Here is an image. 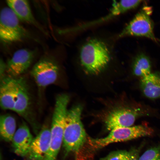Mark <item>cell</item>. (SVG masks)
<instances>
[{
    "mask_svg": "<svg viewBox=\"0 0 160 160\" xmlns=\"http://www.w3.org/2000/svg\"><path fill=\"white\" fill-rule=\"evenodd\" d=\"M16 124L14 118L9 114L1 115L0 118V134L4 141L11 142L16 131Z\"/></svg>",
    "mask_w": 160,
    "mask_h": 160,
    "instance_id": "2e32d148",
    "label": "cell"
},
{
    "mask_svg": "<svg viewBox=\"0 0 160 160\" xmlns=\"http://www.w3.org/2000/svg\"><path fill=\"white\" fill-rule=\"evenodd\" d=\"M80 57L81 64L86 71L97 74L107 66L110 60V54L103 42L93 39L88 41L81 47Z\"/></svg>",
    "mask_w": 160,
    "mask_h": 160,
    "instance_id": "3957f363",
    "label": "cell"
},
{
    "mask_svg": "<svg viewBox=\"0 0 160 160\" xmlns=\"http://www.w3.org/2000/svg\"><path fill=\"white\" fill-rule=\"evenodd\" d=\"M9 7L19 20L31 25L43 33L46 32L37 22L32 13L29 3L26 0H8L6 1Z\"/></svg>",
    "mask_w": 160,
    "mask_h": 160,
    "instance_id": "5bb4252c",
    "label": "cell"
},
{
    "mask_svg": "<svg viewBox=\"0 0 160 160\" xmlns=\"http://www.w3.org/2000/svg\"><path fill=\"white\" fill-rule=\"evenodd\" d=\"M69 97L65 94L57 95L55 99L51 127L49 148L44 160H56L63 144L64 132Z\"/></svg>",
    "mask_w": 160,
    "mask_h": 160,
    "instance_id": "6da1fadb",
    "label": "cell"
},
{
    "mask_svg": "<svg viewBox=\"0 0 160 160\" xmlns=\"http://www.w3.org/2000/svg\"><path fill=\"white\" fill-rule=\"evenodd\" d=\"M17 89L13 111L28 122L37 135L40 126L31 114L30 96L26 81L22 77H17Z\"/></svg>",
    "mask_w": 160,
    "mask_h": 160,
    "instance_id": "ba28073f",
    "label": "cell"
},
{
    "mask_svg": "<svg viewBox=\"0 0 160 160\" xmlns=\"http://www.w3.org/2000/svg\"><path fill=\"white\" fill-rule=\"evenodd\" d=\"M133 73L136 76L143 78L151 72V65L150 60L145 55L140 54L135 58L132 64Z\"/></svg>",
    "mask_w": 160,
    "mask_h": 160,
    "instance_id": "e0dca14e",
    "label": "cell"
},
{
    "mask_svg": "<svg viewBox=\"0 0 160 160\" xmlns=\"http://www.w3.org/2000/svg\"><path fill=\"white\" fill-rule=\"evenodd\" d=\"M145 109L140 105H131L116 109L109 113L105 119L107 129L131 126L136 119L145 113Z\"/></svg>",
    "mask_w": 160,
    "mask_h": 160,
    "instance_id": "52a82bcc",
    "label": "cell"
},
{
    "mask_svg": "<svg viewBox=\"0 0 160 160\" xmlns=\"http://www.w3.org/2000/svg\"><path fill=\"white\" fill-rule=\"evenodd\" d=\"M35 54L34 51L26 49L15 52L6 64V71L8 76L17 78L24 73L30 66Z\"/></svg>",
    "mask_w": 160,
    "mask_h": 160,
    "instance_id": "30bf717a",
    "label": "cell"
},
{
    "mask_svg": "<svg viewBox=\"0 0 160 160\" xmlns=\"http://www.w3.org/2000/svg\"><path fill=\"white\" fill-rule=\"evenodd\" d=\"M152 12L151 7H143L123 29L119 37H144L156 42L153 31V24L150 17Z\"/></svg>",
    "mask_w": 160,
    "mask_h": 160,
    "instance_id": "8992f818",
    "label": "cell"
},
{
    "mask_svg": "<svg viewBox=\"0 0 160 160\" xmlns=\"http://www.w3.org/2000/svg\"><path fill=\"white\" fill-rule=\"evenodd\" d=\"M19 19L9 7L1 9L0 16V39L3 43L21 41L31 38V35L19 22Z\"/></svg>",
    "mask_w": 160,
    "mask_h": 160,
    "instance_id": "5b68a950",
    "label": "cell"
},
{
    "mask_svg": "<svg viewBox=\"0 0 160 160\" xmlns=\"http://www.w3.org/2000/svg\"><path fill=\"white\" fill-rule=\"evenodd\" d=\"M136 153L133 152L119 150L110 152L99 160H137Z\"/></svg>",
    "mask_w": 160,
    "mask_h": 160,
    "instance_id": "d6986e66",
    "label": "cell"
},
{
    "mask_svg": "<svg viewBox=\"0 0 160 160\" xmlns=\"http://www.w3.org/2000/svg\"><path fill=\"white\" fill-rule=\"evenodd\" d=\"M50 128L44 126L34 138L27 156L29 160H44L49 148Z\"/></svg>",
    "mask_w": 160,
    "mask_h": 160,
    "instance_id": "8fae6325",
    "label": "cell"
},
{
    "mask_svg": "<svg viewBox=\"0 0 160 160\" xmlns=\"http://www.w3.org/2000/svg\"><path fill=\"white\" fill-rule=\"evenodd\" d=\"M7 65L4 62L3 60L0 59V73L1 79L4 77V74L5 71H6Z\"/></svg>",
    "mask_w": 160,
    "mask_h": 160,
    "instance_id": "44dd1931",
    "label": "cell"
},
{
    "mask_svg": "<svg viewBox=\"0 0 160 160\" xmlns=\"http://www.w3.org/2000/svg\"><path fill=\"white\" fill-rule=\"evenodd\" d=\"M153 133V129L145 124L119 128L111 130L104 137L95 139L88 137V143L93 149H98L113 143L149 136Z\"/></svg>",
    "mask_w": 160,
    "mask_h": 160,
    "instance_id": "277c9868",
    "label": "cell"
},
{
    "mask_svg": "<svg viewBox=\"0 0 160 160\" xmlns=\"http://www.w3.org/2000/svg\"><path fill=\"white\" fill-rule=\"evenodd\" d=\"M59 71L58 65L55 59L45 56L35 64L31 73L37 86L43 88L56 81Z\"/></svg>",
    "mask_w": 160,
    "mask_h": 160,
    "instance_id": "9c48e42d",
    "label": "cell"
},
{
    "mask_svg": "<svg viewBox=\"0 0 160 160\" xmlns=\"http://www.w3.org/2000/svg\"><path fill=\"white\" fill-rule=\"evenodd\" d=\"M122 13L123 11L118 2L116 1H114L112 4V8L109 13L106 15L96 20L88 23L81 26L72 28L70 29V31L71 32H73L83 29L107 21Z\"/></svg>",
    "mask_w": 160,
    "mask_h": 160,
    "instance_id": "ac0fdd59",
    "label": "cell"
},
{
    "mask_svg": "<svg viewBox=\"0 0 160 160\" xmlns=\"http://www.w3.org/2000/svg\"><path fill=\"white\" fill-rule=\"evenodd\" d=\"M17 89V77L4 76L1 79L0 104L3 109L13 111Z\"/></svg>",
    "mask_w": 160,
    "mask_h": 160,
    "instance_id": "4fadbf2b",
    "label": "cell"
},
{
    "mask_svg": "<svg viewBox=\"0 0 160 160\" xmlns=\"http://www.w3.org/2000/svg\"><path fill=\"white\" fill-rule=\"evenodd\" d=\"M140 79V88L146 97L151 99L160 97V72L151 73Z\"/></svg>",
    "mask_w": 160,
    "mask_h": 160,
    "instance_id": "9a60e30c",
    "label": "cell"
},
{
    "mask_svg": "<svg viewBox=\"0 0 160 160\" xmlns=\"http://www.w3.org/2000/svg\"><path fill=\"white\" fill-rule=\"evenodd\" d=\"M137 160H160V148L154 147L147 150Z\"/></svg>",
    "mask_w": 160,
    "mask_h": 160,
    "instance_id": "ffe728a7",
    "label": "cell"
},
{
    "mask_svg": "<svg viewBox=\"0 0 160 160\" xmlns=\"http://www.w3.org/2000/svg\"><path fill=\"white\" fill-rule=\"evenodd\" d=\"M34 137L27 125L23 122L16 130L12 141L15 153L21 156H27Z\"/></svg>",
    "mask_w": 160,
    "mask_h": 160,
    "instance_id": "7c38bea8",
    "label": "cell"
},
{
    "mask_svg": "<svg viewBox=\"0 0 160 160\" xmlns=\"http://www.w3.org/2000/svg\"><path fill=\"white\" fill-rule=\"evenodd\" d=\"M82 108L77 105L68 111L63 145L65 157L79 153L87 140L86 133L81 120Z\"/></svg>",
    "mask_w": 160,
    "mask_h": 160,
    "instance_id": "7a4b0ae2",
    "label": "cell"
}]
</instances>
